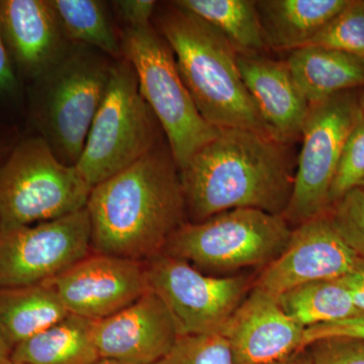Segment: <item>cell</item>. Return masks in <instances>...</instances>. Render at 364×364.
<instances>
[{
    "label": "cell",
    "instance_id": "6da1fadb",
    "mask_svg": "<svg viewBox=\"0 0 364 364\" xmlns=\"http://www.w3.org/2000/svg\"><path fill=\"white\" fill-rule=\"evenodd\" d=\"M91 251L152 259L186 224L178 168L162 142L128 168L91 189L87 205Z\"/></svg>",
    "mask_w": 364,
    "mask_h": 364
},
{
    "label": "cell",
    "instance_id": "1f68e13d",
    "mask_svg": "<svg viewBox=\"0 0 364 364\" xmlns=\"http://www.w3.org/2000/svg\"><path fill=\"white\" fill-rule=\"evenodd\" d=\"M350 294L354 306L361 314L364 313V260L355 270L340 279Z\"/></svg>",
    "mask_w": 364,
    "mask_h": 364
},
{
    "label": "cell",
    "instance_id": "5bb4252c",
    "mask_svg": "<svg viewBox=\"0 0 364 364\" xmlns=\"http://www.w3.org/2000/svg\"><path fill=\"white\" fill-rule=\"evenodd\" d=\"M178 337L168 309L151 289L124 310L93 324L100 358L122 364L155 363Z\"/></svg>",
    "mask_w": 364,
    "mask_h": 364
},
{
    "label": "cell",
    "instance_id": "ba28073f",
    "mask_svg": "<svg viewBox=\"0 0 364 364\" xmlns=\"http://www.w3.org/2000/svg\"><path fill=\"white\" fill-rule=\"evenodd\" d=\"M160 127L139 88L134 67L114 60L111 80L76 167L91 188L128 168L160 141Z\"/></svg>",
    "mask_w": 364,
    "mask_h": 364
},
{
    "label": "cell",
    "instance_id": "9a60e30c",
    "mask_svg": "<svg viewBox=\"0 0 364 364\" xmlns=\"http://www.w3.org/2000/svg\"><path fill=\"white\" fill-rule=\"evenodd\" d=\"M305 330L282 311L277 299L251 287L221 334L234 364H268L303 349Z\"/></svg>",
    "mask_w": 364,
    "mask_h": 364
},
{
    "label": "cell",
    "instance_id": "9c48e42d",
    "mask_svg": "<svg viewBox=\"0 0 364 364\" xmlns=\"http://www.w3.org/2000/svg\"><path fill=\"white\" fill-rule=\"evenodd\" d=\"M363 116V104L351 91L310 105L293 191L282 215L289 224L296 227L329 212L342 150Z\"/></svg>",
    "mask_w": 364,
    "mask_h": 364
},
{
    "label": "cell",
    "instance_id": "8d00e7d4",
    "mask_svg": "<svg viewBox=\"0 0 364 364\" xmlns=\"http://www.w3.org/2000/svg\"><path fill=\"white\" fill-rule=\"evenodd\" d=\"M9 364H18V363H14V361L11 360V361H9Z\"/></svg>",
    "mask_w": 364,
    "mask_h": 364
},
{
    "label": "cell",
    "instance_id": "5b68a950",
    "mask_svg": "<svg viewBox=\"0 0 364 364\" xmlns=\"http://www.w3.org/2000/svg\"><path fill=\"white\" fill-rule=\"evenodd\" d=\"M293 229L284 215L257 208H234L203 222H188L162 253L186 261L213 277L267 267L284 252Z\"/></svg>",
    "mask_w": 364,
    "mask_h": 364
},
{
    "label": "cell",
    "instance_id": "d590c367",
    "mask_svg": "<svg viewBox=\"0 0 364 364\" xmlns=\"http://www.w3.org/2000/svg\"><path fill=\"white\" fill-rule=\"evenodd\" d=\"M92 364H122L117 363V361L109 360V359H98L97 361H95V363Z\"/></svg>",
    "mask_w": 364,
    "mask_h": 364
},
{
    "label": "cell",
    "instance_id": "484cf974",
    "mask_svg": "<svg viewBox=\"0 0 364 364\" xmlns=\"http://www.w3.org/2000/svg\"><path fill=\"white\" fill-rule=\"evenodd\" d=\"M153 364H234L221 333L179 336L166 355Z\"/></svg>",
    "mask_w": 364,
    "mask_h": 364
},
{
    "label": "cell",
    "instance_id": "4fadbf2b",
    "mask_svg": "<svg viewBox=\"0 0 364 364\" xmlns=\"http://www.w3.org/2000/svg\"><path fill=\"white\" fill-rule=\"evenodd\" d=\"M49 282L69 313L91 321L114 315L150 289L145 262L92 251Z\"/></svg>",
    "mask_w": 364,
    "mask_h": 364
},
{
    "label": "cell",
    "instance_id": "7a4b0ae2",
    "mask_svg": "<svg viewBox=\"0 0 364 364\" xmlns=\"http://www.w3.org/2000/svg\"><path fill=\"white\" fill-rule=\"evenodd\" d=\"M178 171L191 223L234 208L282 215L293 191L287 144L259 132L220 129Z\"/></svg>",
    "mask_w": 364,
    "mask_h": 364
},
{
    "label": "cell",
    "instance_id": "ac0fdd59",
    "mask_svg": "<svg viewBox=\"0 0 364 364\" xmlns=\"http://www.w3.org/2000/svg\"><path fill=\"white\" fill-rule=\"evenodd\" d=\"M351 0L256 1L267 47L294 51L305 47Z\"/></svg>",
    "mask_w": 364,
    "mask_h": 364
},
{
    "label": "cell",
    "instance_id": "cb8c5ba5",
    "mask_svg": "<svg viewBox=\"0 0 364 364\" xmlns=\"http://www.w3.org/2000/svg\"><path fill=\"white\" fill-rule=\"evenodd\" d=\"M277 303L305 329L361 314L340 279L317 280L294 287L280 294Z\"/></svg>",
    "mask_w": 364,
    "mask_h": 364
},
{
    "label": "cell",
    "instance_id": "4dcf8cb0",
    "mask_svg": "<svg viewBox=\"0 0 364 364\" xmlns=\"http://www.w3.org/2000/svg\"><path fill=\"white\" fill-rule=\"evenodd\" d=\"M112 11L123 28H138L150 25L156 11L153 0H117L111 2Z\"/></svg>",
    "mask_w": 364,
    "mask_h": 364
},
{
    "label": "cell",
    "instance_id": "603a6c76",
    "mask_svg": "<svg viewBox=\"0 0 364 364\" xmlns=\"http://www.w3.org/2000/svg\"><path fill=\"white\" fill-rule=\"evenodd\" d=\"M173 2L217 28L239 54H259L258 52L267 47L256 1L177 0Z\"/></svg>",
    "mask_w": 364,
    "mask_h": 364
},
{
    "label": "cell",
    "instance_id": "f546056e",
    "mask_svg": "<svg viewBox=\"0 0 364 364\" xmlns=\"http://www.w3.org/2000/svg\"><path fill=\"white\" fill-rule=\"evenodd\" d=\"M336 336L364 339V313L343 318V320L306 328L303 347L306 348V346L318 339Z\"/></svg>",
    "mask_w": 364,
    "mask_h": 364
},
{
    "label": "cell",
    "instance_id": "f35d334b",
    "mask_svg": "<svg viewBox=\"0 0 364 364\" xmlns=\"http://www.w3.org/2000/svg\"><path fill=\"white\" fill-rule=\"evenodd\" d=\"M363 121H364V104H363Z\"/></svg>",
    "mask_w": 364,
    "mask_h": 364
},
{
    "label": "cell",
    "instance_id": "e0dca14e",
    "mask_svg": "<svg viewBox=\"0 0 364 364\" xmlns=\"http://www.w3.org/2000/svg\"><path fill=\"white\" fill-rule=\"evenodd\" d=\"M237 61L268 134L284 144L301 136L310 104L296 85L287 62L239 53Z\"/></svg>",
    "mask_w": 364,
    "mask_h": 364
},
{
    "label": "cell",
    "instance_id": "3957f363",
    "mask_svg": "<svg viewBox=\"0 0 364 364\" xmlns=\"http://www.w3.org/2000/svg\"><path fill=\"white\" fill-rule=\"evenodd\" d=\"M152 21L173 52L196 107L210 126L270 136L242 78L238 52L222 33L173 1L157 4Z\"/></svg>",
    "mask_w": 364,
    "mask_h": 364
},
{
    "label": "cell",
    "instance_id": "8fae6325",
    "mask_svg": "<svg viewBox=\"0 0 364 364\" xmlns=\"http://www.w3.org/2000/svg\"><path fill=\"white\" fill-rule=\"evenodd\" d=\"M91 252L87 210L0 230V289L52 282Z\"/></svg>",
    "mask_w": 364,
    "mask_h": 364
},
{
    "label": "cell",
    "instance_id": "4316f807",
    "mask_svg": "<svg viewBox=\"0 0 364 364\" xmlns=\"http://www.w3.org/2000/svg\"><path fill=\"white\" fill-rule=\"evenodd\" d=\"M327 214L345 243L364 260V189L348 191Z\"/></svg>",
    "mask_w": 364,
    "mask_h": 364
},
{
    "label": "cell",
    "instance_id": "2e32d148",
    "mask_svg": "<svg viewBox=\"0 0 364 364\" xmlns=\"http://www.w3.org/2000/svg\"><path fill=\"white\" fill-rule=\"evenodd\" d=\"M0 23L16 65L35 80L56 65L72 46L49 0H1Z\"/></svg>",
    "mask_w": 364,
    "mask_h": 364
},
{
    "label": "cell",
    "instance_id": "8992f818",
    "mask_svg": "<svg viewBox=\"0 0 364 364\" xmlns=\"http://www.w3.org/2000/svg\"><path fill=\"white\" fill-rule=\"evenodd\" d=\"M124 58L138 77L139 88L156 117L177 165L181 168L205 144L219 135L196 107L166 41L150 25L119 28Z\"/></svg>",
    "mask_w": 364,
    "mask_h": 364
},
{
    "label": "cell",
    "instance_id": "d6a6232c",
    "mask_svg": "<svg viewBox=\"0 0 364 364\" xmlns=\"http://www.w3.org/2000/svg\"><path fill=\"white\" fill-rule=\"evenodd\" d=\"M16 85L11 55L7 50L0 23V90H13Z\"/></svg>",
    "mask_w": 364,
    "mask_h": 364
},
{
    "label": "cell",
    "instance_id": "52a82bcc",
    "mask_svg": "<svg viewBox=\"0 0 364 364\" xmlns=\"http://www.w3.org/2000/svg\"><path fill=\"white\" fill-rule=\"evenodd\" d=\"M91 189L77 167L60 161L42 136L26 139L0 167V230L85 210Z\"/></svg>",
    "mask_w": 364,
    "mask_h": 364
},
{
    "label": "cell",
    "instance_id": "30bf717a",
    "mask_svg": "<svg viewBox=\"0 0 364 364\" xmlns=\"http://www.w3.org/2000/svg\"><path fill=\"white\" fill-rule=\"evenodd\" d=\"M145 263L149 289L168 309L179 336L221 333L253 284L247 275L213 277L165 253Z\"/></svg>",
    "mask_w": 364,
    "mask_h": 364
},
{
    "label": "cell",
    "instance_id": "e575fe53",
    "mask_svg": "<svg viewBox=\"0 0 364 364\" xmlns=\"http://www.w3.org/2000/svg\"><path fill=\"white\" fill-rule=\"evenodd\" d=\"M11 349L0 334V364H9L11 361Z\"/></svg>",
    "mask_w": 364,
    "mask_h": 364
},
{
    "label": "cell",
    "instance_id": "74e56055",
    "mask_svg": "<svg viewBox=\"0 0 364 364\" xmlns=\"http://www.w3.org/2000/svg\"><path fill=\"white\" fill-rule=\"evenodd\" d=\"M359 188H363L364 189V181H363V183H361V186H359Z\"/></svg>",
    "mask_w": 364,
    "mask_h": 364
},
{
    "label": "cell",
    "instance_id": "ffe728a7",
    "mask_svg": "<svg viewBox=\"0 0 364 364\" xmlns=\"http://www.w3.org/2000/svg\"><path fill=\"white\" fill-rule=\"evenodd\" d=\"M69 314L50 282L0 289V334L11 351Z\"/></svg>",
    "mask_w": 364,
    "mask_h": 364
},
{
    "label": "cell",
    "instance_id": "d4e9b609",
    "mask_svg": "<svg viewBox=\"0 0 364 364\" xmlns=\"http://www.w3.org/2000/svg\"><path fill=\"white\" fill-rule=\"evenodd\" d=\"M320 47L364 59V1L351 0L305 47Z\"/></svg>",
    "mask_w": 364,
    "mask_h": 364
},
{
    "label": "cell",
    "instance_id": "836d02e7",
    "mask_svg": "<svg viewBox=\"0 0 364 364\" xmlns=\"http://www.w3.org/2000/svg\"><path fill=\"white\" fill-rule=\"evenodd\" d=\"M268 364H314V361L308 348H303L289 354L287 358Z\"/></svg>",
    "mask_w": 364,
    "mask_h": 364
},
{
    "label": "cell",
    "instance_id": "277c9868",
    "mask_svg": "<svg viewBox=\"0 0 364 364\" xmlns=\"http://www.w3.org/2000/svg\"><path fill=\"white\" fill-rule=\"evenodd\" d=\"M114 62L87 46L72 44L65 56L37 79L41 136L64 164L76 166L80 159Z\"/></svg>",
    "mask_w": 364,
    "mask_h": 364
},
{
    "label": "cell",
    "instance_id": "7c38bea8",
    "mask_svg": "<svg viewBox=\"0 0 364 364\" xmlns=\"http://www.w3.org/2000/svg\"><path fill=\"white\" fill-rule=\"evenodd\" d=\"M363 261L337 233L328 214L318 215L293 229L284 252L263 268L252 287L277 299L308 282L342 279Z\"/></svg>",
    "mask_w": 364,
    "mask_h": 364
},
{
    "label": "cell",
    "instance_id": "f1b7e54d",
    "mask_svg": "<svg viewBox=\"0 0 364 364\" xmlns=\"http://www.w3.org/2000/svg\"><path fill=\"white\" fill-rule=\"evenodd\" d=\"M314 364H364V339L328 337L306 346Z\"/></svg>",
    "mask_w": 364,
    "mask_h": 364
},
{
    "label": "cell",
    "instance_id": "ab89813d",
    "mask_svg": "<svg viewBox=\"0 0 364 364\" xmlns=\"http://www.w3.org/2000/svg\"><path fill=\"white\" fill-rule=\"evenodd\" d=\"M0 229H1V225H0Z\"/></svg>",
    "mask_w": 364,
    "mask_h": 364
},
{
    "label": "cell",
    "instance_id": "d6986e66",
    "mask_svg": "<svg viewBox=\"0 0 364 364\" xmlns=\"http://www.w3.org/2000/svg\"><path fill=\"white\" fill-rule=\"evenodd\" d=\"M289 71L309 104L364 87V59L320 47L291 51Z\"/></svg>",
    "mask_w": 364,
    "mask_h": 364
},
{
    "label": "cell",
    "instance_id": "83f0119b",
    "mask_svg": "<svg viewBox=\"0 0 364 364\" xmlns=\"http://www.w3.org/2000/svg\"><path fill=\"white\" fill-rule=\"evenodd\" d=\"M364 181L363 116L352 131L343 150L333 181L330 200L331 207L352 189L359 188Z\"/></svg>",
    "mask_w": 364,
    "mask_h": 364
},
{
    "label": "cell",
    "instance_id": "44dd1931",
    "mask_svg": "<svg viewBox=\"0 0 364 364\" xmlns=\"http://www.w3.org/2000/svg\"><path fill=\"white\" fill-rule=\"evenodd\" d=\"M95 321L69 314L56 324L14 347L18 364H92L100 358L93 341Z\"/></svg>",
    "mask_w": 364,
    "mask_h": 364
},
{
    "label": "cell",
    "instance_id": "7402d4cb",
    "mask_svg": "<svg viewBox=\"0 0 364 364\" xmlns=\"http://www.w3.org/2000/svg\"><path fill=\"white\" fill-rule=\"evenodd\" d=\"M71 44L87 46L112 60L123 59L121 33L107 2L100 0H49Z\"/></svg>",
    "mask_w": 364,
    "mask_h": 364
}]
</instances>
